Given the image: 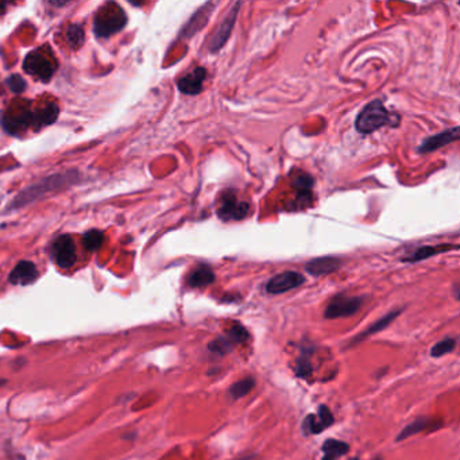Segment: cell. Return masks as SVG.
Wrapping results in <instances>:
<instances>
[{
  "label": "cell",
  "instance_id": "3957f363",
  "mask_svg": "<svg viewBox=\"0 0 460 460\" xmlns=\"http://www.w3.org/2000/svg\"><path fill=\"white\" fill-rule=\"evenodd\" d=\"M250 212V206L245 201H239L236 194L232 191H226L222 193L217 215L222 220H242L245 219Z\"/></svg>",
  "mask_w": 460,
  "mask_h": 460
},
{
  "label": "cell",
  "instance_id": "7c38bea8",
  "mask_svg": "<svg viewBox=\"0 0 460 460\" xmlns=\"http://www.w3.org/2000/svg\"><path fill=\"white\" fill-rule=\"evenodd\" d=\"M459 136V127H454L451 130H445V131H443L440 134L433 135V136L425 139L424 143L419 148V152L420 153L435 152V150L440 149V148L445 146V145H450V143L458 141Z\"/></svg>",
  "mask_w": 460,
  "mask_h": 460
},
{
  "label": "cell",
  "instance_id": "9a60e30c",
  "mask_svg": "<svg viewBox=\"0 0 460 460\" xmlns=\"http://www.w3.org/2000/svg\"><path fill=\"white\" fill-rule=\"evenodd\" d=\"M1 123H3V127L6 131H8L11 134H18L20 131L26 130L33 123V114L30 111L24 110L18 115L4 116Z\"/></svg>",
  "mask_w": 460,
  "mask_h": 460
},
{
  "label": "cell",
  "instance_id": "277c9868",
  "mask_svg": "<svg viewBox=\"0 0 460 460\" xmlns=\"http://www.w3.org/2000/svg\"><path fill=\"white\" fill-rule=\"evenodd\" d=\"M50 254L59 268H72L76 262V247L73 239L69 235L59 236L53 242Z\"/></svg>",
  "mask_w": 460,
  "mask_h": 460
},
{
  "label": "cell",
  "instance_id": "2e32d148",
  "mask_svg": "<svg viewBox=\"0 0 460 460\" xmlns=\"http://www.w3.org/2000/svg\"><path fill=\"white\" fill-rule=\"evenodd\" d=\"M216 3H207L203 8H200L194 15L192 20H189V23L187 24V27L184 29V34L187 37H191L193 34H196L200 29H203L211 17L212 10L215 8Z\"/></svg>",
  "mask_w": 460,
  "mask_h": 460
},
{
  "label": "cell",
  "instance_id": "d4e9b609",
  "mask_svg": "<svg viewBox=\"0 0 460 460\" xmlns=\"http://www.w3.org/2000/svg\"><path fill=\"white\" fill-rule=\"evenodd\" d=\"M103 242H104V235L101 231H88L82 236V246L88 251H96L100 249Z\"/></svg>",
  "mask_w": 460,
  "mask_h": 460
},
{
  "label": "cell",
  "instance_id": "cb8c5ba5",
  "mask_svg": "<svg viewBox=\"0 0 460 460\" xmlns=\"http://www.w3.org/2000/svg\"><path fill=\"white\" fill-rule=\"evenodd\" d=\"M313 350L312 348H304L301 351V355L297 359V367H296V374L300 378H307L308 375L312 373V362H310V355Z\"/></svg>",
  "mask_w": 460,
  "mask_h": 460
},
{
  "label": "cell",
  "instance_id": "836d02e7",
  "mask_svg": "<svg viewBox=\"0 0 460 460\" xmlns=\"http://www.w3.org/2000/svg\"><path fill=\"white\" fill-rule=\"evenodd\" d=\"M3 382H4V381H0V386H1V384H3Z\"/></svg>",
  "mask_w": 460,
  "mask_h": 460
},
{
  "label": "cell",
  "instance_id": "ffe728a7",
  "mask_svg": "<svg viewBox=\"0 0 460 460\" xmlns=\"http://www.w3.org/2000/svg\"><path fill=\"white\" fill-rule=\"evenodd\" d=\"M58 107L53 103L46 104L45 107L39 108L36 114H33V123H36L37 127L52 124L57 120Z\"/></svg>",
  "mask_w": 460,
  "mask_h": 460
},
{
  "label": "cell",
  "instance_id": "e0dca14e",
  "mask_svg": "<svg viewBox=\"0 0 460 460\" xmlns=\"http://www.w3.org/2000/svg\"><path fill=\"white\" fill-rule=\"evenodd\" d=\"M458 246H451V245H441V246H424V247H419L417 250H415L410 255H406L403 258V261H406V262H419V261H424L429 257H433V255H438L440 252H445L448 250H457Z\"/></svg>",
  "mask_w": 460,
  "mask_h": 460
},
{
  "label": "cell",
  "instance_id": "9c48e42d",
  "mask_svg": "<svg viewBox=\"0 0 460 460\" xmlns=\"http://www.w3.org/2000/svg\"><path fill=\"white\" fill-rule=\"evenodd\" d=\"M207 78V71L206 68L197 66L185 76L181 77L177 82V87L180 92L185 95H199L203 91V84Z\"/></svg>",
  "mask_w": 460,
  "mask_h": 460
},
{
  "label": "cell",
  "instance_id": "f1b7e54d",
  "mask_svg": "<svg viewBox=\"0 0 460 460\" xmlns=\"http://www.w3.org/2000/svg\"><path fill=\"white\" fill-rule=\"evenodd\" d=\"M66 37H68L69 43H71L73 48H80V46L84 43L85 34H84V30H82L81 26L72 24V26H69V29H68V31H66Z\"/></svg>",
  "mask_w": 460,
  "mask_h": 460
},
{
  "label": "cell",
  "instance_id": "4dcf8cb0",
  "mask_svg": "<svg viewBox=\"0 0 460 460\" xmlns=\"http://www.w3.org/2000/svg\"><path fill=\"white\" fill-rule=\"evenodd\" d=\"M316 417L319 419V422L323 425L324 429H326L328 426H331V425L333 424V422H335V420H333V416H332V413H331V410L326 408V405H320V406H319Z\"/></svg>",
  "mask_w": 460,
  "mask_h": 460
},
{
  "label": "cell",
  "instance_id": "7a4b0ae2",
  "mask_svg": "<svg viewBox=\"0 0 460 460\" xmlns=\"http://www.w3.org/2000/svg\"><path fill=\"white\" fill-rule=\"evenodd\" d=\"M362 304H364V299L362 297L338 294L326 306L324 317L326 319L350 317V316L355 315L361 309Z\"/></svg>",
  "mask_w": 460,
  "mask_h": 460
},
{
  "label": "cell",
  "instance_id": "8992f818",
  "mask_svg": "<svg viewBox=\"0 0 460 460\" xmlns=\"http://www.w3.org/2000/svg\"><path fill=\"white\" fill-rule=\"evenodd\" d=\"M127 23V17L123 10H116L111 14H103L97 17L94 24L95 34L100 38H107L117 31H120Z\"/></svg>",
  "mask_w": 460,
  "mask_h": 460
},
{
  "label": "cell",
  "instance_id": "52a82bcc",
  "mask_svg": "<svg viewBox=\"0 0 460 460\" xmlns=\"http://www.w3.org/2000/svg\"><path fill=\"white\" fill-rule=\"evenodd\" d=\"M306 282V277L297 271H284L274 275L266 284V292L270 294H281L292 289L299 288Z\"/></svg>",
  "mask_w": 460,
  "mask_h": 460
},
{
  "label": "cell",
  "instance_id": "603a6c76",
  "mask_svg": "<svg viewBox=\"0 0 460 460\" xmlns=\"http://www.w3.org/2000/svg\"><path fill=\"white\" fill-rule=\"evenodd\" d=\"M233 348H235V345L226 335L217 336L208 345V351L211 352L212 355H216V357H224V355L230 354Z\"/></svg>",
  "mask_w": 460,
  "mask_h": 460
},
{
  "label": "cell",
  "instance_id": "ba28073f",
  "mask_svg": "<svg viewBox=\"0 0 460 460\" xmlns=\"http://www.w3.org/2000/svg\"><path fill=\"white\" fill-rule=\"evenodd\" d=\"M242 6L240 1L235 3L233 7L231 8L230 13L226 15V18L223 20V22L220 23L219 29L216 30L215 36L212 37L211 42H210V50L211 52H217L220 50L224 43L227 42V39L230 38L231 31L235 26V20H236V17H238V13H239V7Z\"/></svg>",
  "mask_w": 460,
  "mask_h": 460
},
{
  "label": "cell",
  "instance_id": "484cf974",
  "mask_svg": "<svg viewBox=\"0 0 460 460\" xmlns=\"http://www.w3.org/2000/svg\"><path fill=\"white\" fill-rule=\"evenodd\" d=\"M226 336L230 339L231 342L235 345V347L240 343H245L250 338L249 331L242 326L240 323H233L232 326L227 329Z\"/></svg>",
  "mask_w": 460,
  "mask_h": 460
},
{
  "label": "cell",
  "instance_id": "e575fe53",
  "mask_svg": "<svg viewBox=\"0 0 460 460\" xmlns=\"http://www.w3.org/2000/svg\"><path fill=\"white\" fill-rule=\"evenodd\" d=\"M351 460H358V458H354V459H351Z\"/></svg>",
  "mask_w": 460,
  "mask_h": 460
},
{
  "label": "cell",
  "instance_id": "7402d4cb",
  "mask_svg": "<svg viewBox=\"0 0 460 460\" xmlns=\"http://www.w3.org/2000/svg\"><path fill=\"white\" fill-rule=\"evenodd\" d=\"M254 386H255V380L252 377H246V378L231 384L229 394H230L231 398L239 400V398L247 396L250 391L254 389Z\"/></svg>",
  "mask_w": 460,
  "mask_h": 460
},
{
  "label": "cell",
  "instance_id": "4fadbf2b",
  "mask_svg": "<svg viewBox=\"0 0 460 460\" xmlns=\"http://www.w3.org/2000/svg\"><path fill=\"white\" fill-rule=\"evenodd\" d=\"M342 266V261L336 257H322V258H316L313 261H310L309 264H307L308 273L315 275V277H319V275H326V274H329V273H333L336 271L338 268Z\"/></svg>",
  "mask_w": 460,
  "mask_h": 460
},
{
  "label": "cell",
  "instance_id": "ac0fdd59",
  "mask_svg": "<svg viewBox=\"0 0 460 460\" xmlns=\"http://www.w3.org/2000/svg\"><path fill=\"white\" fill-rule=\"evenodd\" d=\"M293 188L296 189V194L299 197V203L306 201L308 203L312 196V188H313V178L306 174V173H299L297 177L293 181Z\"/></svg>",
  "mask_w": 460,
  "mask_h": 460
},
{
  "label": "cell",
  "instance_id": "6da1fadb",
  "mask_svg": "<svg viewBox=\"0 0 460 460\" xmlns=\"http://www.w3.org/2000/svg\"><path fill=\"white\" fill-rule=\"evenodd\" d=\"M400 124V116L386 110L382 100L377 99L368 103L357 117L355 129L359 134H371L384 126L396 127Z\"/></svg>",
  "mask_w": 460,
  "mask_h": 460
},
{
  "label": "cell",
  "instance_id": "30bf717a",
  "mask_svg": "<svg viewBox=\"0 0 460 460\" xmlns=\"http://www.w3.org/2000/svg\"><path fill=\"white\" fill-rule=\"evenodd\" d=\"M38 278L37 266L30 261H22L11 271L8 281L13 285H29Z\"/></svg>",
  "mask_w": 460,
  "mask_h": 460
},
{
  "label": "cell",
  "instance_id": "d6a6232c",
  "mask_svg": "<svg viewBox=\"0 0 460 460\" xmlns=\"http://www.w3.org/2000/svg\"><path fill=\"white\" fill-rule=\"evenodd\" d=\"M374 460H382V458H381V457H377Z\"/></svg>",
  "mask_w": 460,
  "mask_h": 460
},
{
  "label": "cell",
  "instance_id": "44dd1931",
  "mask_svg": "<svg viewBox=\"0 0 460 460\" xmlns=\"http://www.w3.org/2000/svg\"><path fill=\"white\" fill-rule=\"evenodd\" d=\"M429 425H431V420L428 417H419V419L408 424L403 428V431L397 435L396 441H403L408 439V438H410V436H413V435H416V433H420L422 431L428 429Z\"/></svg>",
  "mask_w": 460,
  "mask_h": 460
},
{
  "label": "cell",
  "instance_id": "4316f807",
  "mask_svg": "<svg viewBox=\"0 0 460 460\" xmlns=\"http://www.w3.org/2000/svg\"><path fill=\"white\" fill-rule=\"evenodd\" d=\"M457 347V339L455 338H447L444 340H441L439 343L433 345L431 348V355L433 358H440V357H444L450 352H452Z\"/></svg>",
  "mask_w": 460,
  "mask_h": 460
},
{
  "label": "cell",
  "instance_id": "1f68e13d",
  "mask_svg": "<svg viewBox=\"0 0 460 460\" xmlns=\"http://www.w3.org/2000/svg\"><path fill=\"white\" fill-rule=\"evenodd\" d=\"M235 460H258V457L255 454H251V455H246V457H242V458Z\"/></svg>",
  "mask_w": 460,
  "mask_h": 460
},
{
  "label": "cell",
  "instance_id": "5bb4252c",
  "mask_svg": "<svg viewBox=\"0 0 460 460\" xmlns=\"http://www.w3.org/2000/svg\"><path fill=\"white\" fill-rule=\"evenodd\" d=\"M213 282H215V273L206 264H201L193 268L188 277V285L191 288H206Z\"/></svg>",
  "mask_w": 460,
  "mask_h": 460
},
{
  "label": "cell",
  "instance_id": "5b68a950",
  "mask_svg": "<svg viewBox=\"0 0 460 460\" xmlns=\"http://www.w3.org/2000/svg\"><path fill=\"white\" fill-rule=\"evenodd\" d=\"M23 68L27 73L38 77L42 81H49L53 76L57 65L55 64V61L42 55L41 52H33L24 58Z\"/></svg>",
  "mask_w": 460,
  "mask_h": 460
},
{
  "label": "cell",
  "instance_id": "d6986e66",
  "mask_svg": "<svg viewBox=\"0 0 460 460\" xmlns=\"http://www.w3.org/2000/svg\"><path fill=\"white\" fill-rule=\"evenodd\" d=\"M350 451V445L342 440L329 439L323 444V459L336 460Z\"/></svg>",
  "mask_w": 460,
  "mask_h": 460
},
{
  "label": "cell",
  "instance_id": "83f0119b",
  "mask_svg": "<svg viewBox=\"0 0 460 460\" xmlns=\"http://www.w3.org/2000/svg\"><path fill=\"white\" fill-rule=\"evenodd\" d=\"M323 431H326L323 428V425L319 422V419L316 417V415H308L306 420L303 422V432L306 436H310V435H319Z\"/></svg>",
  "mask_w": 460,
  "mask_h": 460
},
{
  "label": "cell",
  "instance_id": "8fae6325",
  "mask_svg": "<svg viewBox=\"0 0 460 460\" xmlns=\"http://www.w3.org/2000/svg\"><path fill=\"white\" fill-rule=\"evenodd\" d=\"M401 312H403V309H397V310H391V312H389L387 315H384V317H381L380 320H377L374 324L367 326L364 332H361V333L357 335L355 338H352L351 342H350V345H358V343H361V342L366 340L367 338H370V336H373V335H377V333L382 332V331H384L387 326H390V324H391V323H393V322L401 315Z\"/></svg>",
  "mask_w": 460,
  "mask_h": 460
},
{
  "label": "cell",
  "instance_id": "f546056e",
  "mask_svg": "<svg viewBox=\"0 0 460 460\" xmlns=\"http://www.w3.org/2000/svg\"><path fill=\"white\" fill-rule=\"evenodd\" d=\"M6 84L14 94H22L26 89V81L20 75H11L6 80Z\"/></svg>",
  "mask_w": 460,
  "mask_h": 460
}]
</instances>
